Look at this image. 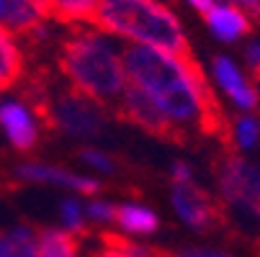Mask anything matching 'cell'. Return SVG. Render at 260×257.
Masks as SVG:
<instances>
[{"label":"cell","instance_id":"cell-1","mask_svg":"<svg viewBox=\"0 0 260 257\" xmlns=\"http://www.w3.org/2000/svg\"><path fill=\"white\" fill-rule=\"evenodd\" d=\"M121 57L129 88L152 105V111L170 126L175 141L199 134L221 141L224 152H232L230 119L193 54L175 57L162 49L132 44Z\"/></svg>","mask_w":260,"mask_h":257},{"label":"cell","instance_id":"cell-2","mask_svg":"<svg viewBox=\"0 0 260 257\" xmlns=\"http://www.w3.org/2000/svg\"><path fill=\"white\" fill-rule=\"evenodd\" d=\"M57 64L72 90L95 100L106 111H114L129 88L119 47L95 26L72 28L59 44Z\"/></svg>","mask_w":260,"mask_h":257},{"label":"cell","instance_id":"cell-3","mask_svg":"<svg viewBox=\"0 0 260 257\" xmlns=\"http://www.w3.org/2000/svg\"><path fill=\"white\" fill-rule=\"evenodd\" d=\"M93 26L103 33H116L139 47L162 49L175 57H191V44L175 13L157 0H101Z\"/></svg>","mask_w":260,"mask_h":257},{"label":"cell","instance_id":"cell-4","mask_svg":"<svg viewBox=\"0 0 260 257\" xmlns=\"http://www.w3.org/2000/svg\"><path fill=\"white\" fill-rule=\"evenodd\" d=\"M219 188L227 201L240 203L242 208L260 216V172L242 157L232 152L221 155L219 162Z\"/></svg>","mask_w":260,"mask_h":257},{"label":"cell","instance_id":"cell-5","mask_svg":"<svg viewBox=\"0 0 260 257\" xmlns=\"http://www.w3.org/2000/svg\"><path fill=\"white\" fill-rule=\"evenodd\" d=\"M173 208L183 218V224L191 229L209 232L221 224V208L219 203L204 193L193 180L188 182H173Z\"/></svg>","mask_w":260,"mask_h":257},{"label":"cell","instance_id":"cell-6","mask_svg":"<svg viewBox=\"0 0 260 257\" xmlns=\"http://www.w3.org/2000/svg\"><path fill=\"white\" fill-rule=\"evenodd\" d=\"M0 129L6 131L8 141L18 152H31L39 144V126H36V114L21 100H6L0 103Z\"/></svg>","mask_w":260,"mask_h":257},{"label":"cell","instance_id":"cell-7","mask_svg":"<svg viewBox=\"0 0 260 257\" xmlns=\"http://www.w3.org/2000/svg\"><path fill=\"white\" fill-rule=\"evenodd\" d=\"M16 177L26 180V182H44V186H59V188H70L78 191L83 196H95L101 191V182L95 177H85V175H75L70 170L54 167V165H42V162H23L16 167Z\"/></svg>","mask_w":260,"mask_h":257},{"label":"cell","instance_id":"cell-8","mask_svg":"<svg viewBox=\"0 0 260 257\" xmlns=\"http://www.w3.org/2000/svg\"><path fill=\"white\" fill-rule=\"evenodd\" d=\"M47 18L42 0H0V26L13 36H28Z\"/></svg>","mask_w":260,"mask_h":257},{"label":"cell","instance_id":"cell-9","mask_svg":"<svg viewBox=\"0 0 260 257\" xmlns=\"http://www.w3.org/2000/svg\"><path fill=\"white\" fill-rule=\"evenodd\" d=\"M214 75L219 80V88L224 90L240 108H245V111L257 108V93H255V88L247 83V78L242 75L240 67L230 57H214Z\"/></svg>","mask_w":260,"mask_h":257},{"label":"cell","instance_id":"cell-10","mask_svg":"<svg viewBox=\"0 0 260 257\" xmlns=\"http://www.w3.org/2000/svg\"><path fill=\"white\" fill-rule=\"evenodd\" d=\"M98 3L101 0H42L47 18L75 26H93Z\"/></svg>","mask_w":260,"mask_h":257},{"label":"cell","instance_id":"cell-11","mask_svg":"<svg viewBox=\"0 0 260 257\" xmlns=\"http://www.w3.org/2000/svg\"><path fill=\"white\" fill-rule=\"evenodd\" d=\"M206 23L211 26V31L221 42H235V39H240V36L250 33V28H252L247 16L235 6H214L206 13Z\"/></svg>","mask_w":260,"mask_h":257},{"label":"cell","instance_id":"cell-12","mask_svg":"<svg viewBox=\"0 0 260 257\" xmlns=\"http://www.w3.org/2000/svg\"><path fill=\"white\" fill-rule=\"evenodd\" d=\"M23 78V52L16 36L0 26V93L13 88Z\"/></svg>","mask_w":260,"mask_h":257},{"label":"cell","instance_id":"cell-13","mask_svg":"<svg viewBox=\"0 0 260 257\" xmlns=\"http://www.w3.org/2000/svg\"><path fill=\"white\" fill-rule=\"evenodd\" d=\"M0 257H39V234L31 227L0 232Z\"/></svg>","mask_w":260,"mask_h":257},{"label":"cell","instance_id":"cell-14","mask_svg":"<svg viewBox=\"0 0 260 257\" xmlns=\"http://www.w3.org/2000/svg\"><path fill=\"white\" fill-rule=\"evenodd\" d=\"M116 222L129 234H139V237L152 234L160 227V218L155 216V211H150L147 206H139V203H124V206H119L116 208Z\"/></svg>","mask_w":260,"mask_h":257},{"label":"cell","instance_id":"cell-15","mask_svg":"<svg viewBox=\"0 0 260 257\" xmlns=\"http://www.w3.org/2000/svg\"><path fill=\"white\" fill-rule=\"evenodd\" d=\"M80 237L64 229L39 232V257H80Z\"/></svg>","mask_w":260,"mask_h":257},{"label":"cell","instance_id":"cell-16","mask_svg":"<svg viewBox=\"0 0 260 257\" xmlns=\"http://www.w3.org/2000/svg\"><path fill=\"white\" fill-rule=\"evenodd\" d=\"M59 213H62V222H64L70 234H75L80 239L88 237V222H85L88 213H85V208L78 198H64L59 203Z\"/></svg>","mask_w":260,"mask_h":257},{"label":"cell","instance_id":"cell-17","mask_svg":"<svg viewBox=\"0 0 260 257\" xmlns=\"http://www.w3.org/2000/svg\"><path fill=\"white\" fill-rule=\"evenodd\" d=\"M232 136H235V144L237 146H242V150H252V146L260 141V119H255V116L240 119L235 124Z\"/></svg>","mask_w":260,"mask_h":257},{"label":"cell","instance_id":"cell-18","mask_svg":"<svg viewBox=\"0 0 260 257\" xmlns=\"http://www.w3.org/2000/svg\"><path fill=\"white\" fill-rule=\"evenodd\" d=\"M116 208L119 206H114L106 198H90L88 206H85V213L93 222H116Z\"/></svg>","mask_w":260,"mask_h":257},{"label":"cell","instance_id":"cell-19","mask_svg":"<svg viewBox=\"0 0 260 257\" xmlns=\"http://www.w3.org/2000/svg\"><path fill=\"white\" fill-rule=\"evenodd\" d=\"M80 160H83L85 165L101 170V172H114V170H116V162L111 160L106 152H101V150H83V152H80Z\"/></svg>","mask_w":260,"mask_h":257},{"label":"cell","instance_id":"cell-20","mask_svg":"<svg viewBox=\"0 0 260 257\" xmlns=\"http://www.w3.org/2000/svg\"><path fill=\"white\" fill-rule=\"evenodd\" d=\"M170 257H230L219 249H209V247H185L178 252H170Z\"/></svg>","mask_w":260,"mask_h":257},{"label":"cell","instance_id":"cell-21","mask_svg":"<svg viewBox=\"0 0 260 257\" xmlns=\"http://www.w3.org/2000/svg\"><path fill=\"white\" fill-rule=\"evenodd\" d=\"M247 67L252 72V78L260 80V44H252L247 49Z\"/></svg>","mask_w":260,"mask_h":257},{"label":"cell","instance_id":"cell-22","mask_svg":"<svg viewBox=\"0 0 260 257\" xmlns=\"http://www.w3.org/2000/svg\"><path fill=\"white\" fill-rule=\"evenodd\" d=\"M227 3L235 6V8H245V11L255 13L257 21H260V0H227Z\"/></svg>","mask_w":260,"mask_h":257},{"label":"cell","instance_id":"cell-23","mask_svg":"<svg viewBox=\"0 0 260 257\" xmlns=\"http://www.w3.org/2000/svg\"><path fill=\"white\" fill-rule=\"evenodd\" d=\"M90 257H132V254H126V252H121V249H114V247L98 242V249H95Z\"/></svg>","mask_w":260,"mask_h":257},{"label":"cell","instance_id":"cell-24","mask_svg":"<svg viewBox=\"0 0 260 257\" xmlns=\"http://www.w3.org/2000/svg\"><path fill=\"white\" fill-rule=\"evenodd\" d=\"M188 3H191L193 8H199V11H201L204 16H206V13H209V11L214 8V0H188Z\"/></svg>","mask_w":260,"mask_h":257}]
</instances>
